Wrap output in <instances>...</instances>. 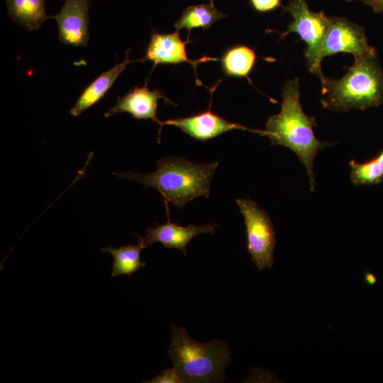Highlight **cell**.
Listing matches in <instances>:
<instances>
[{"label":"cell","instance_id":"1","mask_svg":"<svg viewBox=\"0 0 383 383\" xmlns=\"http://www.w3.org/2000/svg\"><path fill=\"white\" fill-rule=\"evenodd\" d=\"M316 126L315 117L305 114L301 108L299 82L294 79L284 87L281 111L268 118L266 130L261 133L270 139L271 145L285 146L297 155L306 169L311 191L316 186L314 159L321 150L330 145L315 137L313 127Z\"/></svg>","mask_w":383,"mask_h":383},{"label":"cell","instance_id":"24","mask_svg":"<svg viewBox=\"0 0 383 383\" xmlns=\"http://www.w3.org/2000/svg\"><path fill=\"white\" fill-rule=\"evenodd\" d=\"M210 4H212V5H214L213 3L215 1V0H209Z\"/></svg>","mask_w":383,"mask_h":383},{"label":"cell","instance_id":"5","mask_svg":"<svg viewBox=\"0 0 383 383\" xmlns=\"http://www.w3.org/2000/svg\"><path fill=\"white\" fill-rule=\"evenodd\" d=\"M283 8L285 12L290 13L293 21L289 24L287 30L281 35V38L291 33H297L300 36L306 44L305 57L309 70L319 77L323 84L326 77L321 70L318 55L330 17L322 11H311L306 0H289L288 5Z\"/></svg>","mask_w":383,"mask_h":383},{"label":"cell","instance_id":"20","mask_svg":"<svg viewBox=\"0 0 383 383\" xmlns=\"http://www.w3.org/2000/svg\"><path fill=\"white\" fill-rule=\"evenodd\" d=\"M252 6L259 12L272 11L281 5V0H250Z\"/></svg>","mask_w":383,"mask_h":383},{"label":"cell","instance_id":"16","mask_svg":"<svg viewBox=\"0 0 383 383\" xmlns=\"http://www.w3.org/2000/svg\"><path fill=\"white\" fill-rule=\"evenodd\" d=\"M227 16L214 5L199 4L188 6L182 13L179 19L174 23L177 31L186 28L190 31L193 28H201L207 30L218 20L226 18Z\"/></svg>","mask_w":383,"mask_h":383},{"label":"cell","instance_id":"7","mask_svg":"<svg viewBox=\"0 0 383 383\" xmlns=\"http://www.w3.org/2000/svg\"><path fill=\"white\" fill-rule=\"evenodd\" d=\"M339 52L353 54L355 57L375 54L368 44L362 27L343 17H330L319 51V60Z\"/></svg>","mask_w":383,"mask_h":383},{"label":"cell","instance_id":"6","mask_svg":"<svg viewBox=\"0 0 383 383\" xmlns=\"http://www.w3.org/2000/svg\"><path fill=\"white\" fill-rule=\"evenodd\" d=\"M246 228L247 248L258 270L272 267L276 245L275 231L269 216L255 201L236 199Z\"/></svg>","mask_w":383,"mask_h":383},{"label":"cell","instance_id":"19","mask_svg":"<svg viewBox=\"0 0 383 383\" xmlns=\"http://www.w3.org/2000/svg\"><path fill=\"white\" fill-rule=\"evenodd\" d=\"M144 382L148 383H182V380L179 378L178 374L173 369H166L161 372V373L156 377L152 379L150 381Z\"/></svg>","mask_w":383,"mask_h":383},{"label":"cell","instance_id":"22","mask_svg":"<svg viewBox=\"0 0 383 383\" xmlns=\"http://www.w3.org/2000/svg\"><path fill=\"white\" fill-rule=\"evenodd\" d=\"M366 279L367 282L370 284H373L376 282L375 277L370 273L366 274Z\"/></svg>","mask_w":383,"mask_h":383},{"label":"cell","instance_id":"14","mask_svg":"<svg viewBox=\"0 0 383 383\" xmlns=\"http://www.w3.org/2000/svg\"><path fill=\"white\" fill-rule=\"evenodd\" d=\"M7 12L13 21L28 31L39 29L52 16L45 12V0H5Z\"/></svg>","mask_w":383,"mask_h":383},{"label":"cell","instance_id":"11","mask_svg":"<svg viewBox=\"0 0 383 383\" xmlns=\"http://www.w3.org/2000/svg\"><path fill=\"white\" fill-rule=\"evenodd\" d=\"M160 99L174 104L160 91L150 90L148 87L147 79L143 87L135 86L124 96H118L116 104L105 113L104 116L108 118L116 113L127 112L136 119H152L160 125L161 129L162 121L157 117Z\"/></svg>","mask_w":383,"mask_h":383},{"label":"cell","instance_id":"13","mask_svg":"<svg viewBox=\"0 0 383 383\" xmlns=\"http://www.w3.org/2000/svg\"><path fill=\"white\" fill-rule=\"evenodd\" d=\"M130 50L131 48L126 50V57L122 62L116 64L111 69L100 74L83 89L77 102L70 109V113L72 116H80L101 101L130 63L135 61L141 62L140 60H131L129 59Z\"/></svg>","mask_w":383,"mask_h":383},{"label":"cell","instance_id":"15","mask_svg":"<svg viewBox=\"0 0 383 383\" xmlns=\"http://www.w3.org/2000/svg\"><path fill=\"white\" fill-rule=\"evenodd\" d=\"M256 60L255 50L245 45L229 48L221 59L224 73L233 77H248L255 67Z\"/></svg>","mask_w":383,"mask_h":383},{"label":"cell","instance_id":"12","mask_svg":"<svg viewBox=\"0 0 383 383\" xmlns=\"http://www.w3.org/2000/svg\"><path fill=\"white\" fill-rule=\"evenodd\" d=\"M216 226V224L209 223L202 226L189 225L185 227L171 223L168 219L165 224L156 223L155 226L147 228L145 237L138 235V244L144 249L159 242L166 248L181 250L187 255V245L194 237L201 233L214 234Z\"/></svg>","mask_w":383,"mask_h":383},{"label":"cell","instance_id":"10","mask_svg":"<svg viewBox=\"0 0 383 383\" xmlns=\"http://www.w3.org/2000/svg\"><path fill=\"white\" fill-rule=\"evenodd\" d=\"M89 0H65L60 12L52 16L57 25L59 40L74 47L87 46Z\"/></svg>","mask_w":383,"mask_h":383},{"label":"cell","instance_id":"2","mask_svg":"<svg viewBox=\"0 0 383 383\" xmlns=\"http://www.w3.org/2000/svg\"><path fill=\"white\" fill-rule=\"evenodd\" d=\"M157 169L150 174L131 171L113 172L132 182L141 183L145 188L160 192L167 208L168 203L183 209L194 199L210 195V183L218 162L196 164L180 157H170L157 160Z\"/></svg>","mask_w":383,"mask_h":383},{"label":"cell","instance_id":"8","mask_svg":"<svg viewBox=\"0 0 383 383\" xmlns=\"http://www.w3.org/2000/svg\"><path fill=\"white\" fill-rule=\"evenodd\" d=\"M189 43V38L186 41L181 39L179 31L176 30L172 33H160L153 30L142 62L146 60L153 62V68L160 64L177 65L188 62L195 72L196 85H202L197 77V65L201 62L216 61L218 59L206 56L196 60L189 59L186 51V45Z\"/></svg>","mask_w":383,"mask_h":383},{"label":"cell","instance_id":"4","mask_svg":"<svg viewBox=\"0 0 383 383\" xmlns=\"http://www.w3.org/2000/svg\"><path fill=\"white\" fill-rule=\"evenodd\" d=\"M322 85L323 106L333 111L365 109L383 101V73L375 54L355 57L353 65L342 78H326Z\"/></svg>","mask_w":383,"mask_h":383},{"label":"cell","instance_id":"21","mask_svg":"<svg viewBox=\"0 0 383 383\" xmlns=\"http://www.w3.org/2000/svg\"><path fill=\"white\" fill-rule=\"evenodd\" d=\"M365 3L367 4L374 12H383V0H366Z\"/></svg>","mask_w":383,"mask_h":383},{"label":"cell","instance_id":"9","mask_svg":"<svg viewBox=\"0 0 383 383\" xmlns=\"http://www.w3.org/2000/svg\"><path fill=\"white\" fill-rule=\"evenodd\" d=\"M218 84L210 90L211 99L207 110L189 117L162 121V126L171 125L178 127L190 137L202 141L213 138L223 133L235 129L250 131L261 134L262 131L252 130L239 123L229 122L211 111L212 95Z\"/></svg>","mask_w":383,"mask_h":383},{"label":"cell","instance_id":"17","mask_svg":"<svg viewBox=\"0 0 383 383\" xmlns=\"http://www.w3.org/2000/svg\"><path fill=\"white\" fill-rule=\"evenodd\" d=\"M102 251L111 253L113 258L112 267V277L121 274L130 276L140 268L145 267L146 263L140 260V251L142 248L139 244L137 245H128L115 248L112 246L101 249Z\"/></svg>","mask_w":383,"mask_h":383},{"label":"cell","instance_id":"25","mask_svg":"<svg viewBox=\"0 0 383 383\" xmlns=\"http://www.w3.org/2000/svg\"><path fill=\"white\" fill-rule=\"evenodd\" d=\"M348 1H354V0H348ZM364 2L366 1V0H362Z\"/></svg>","mask_w":383,"mask_h":383},{"label":"cell","instance_id":"18","mask_svg":"<svg viewBox=\"0 0 383 383\" xmlns=\"http://www.w3.org/2000/svg\"><path fill=\"white\" fill-rule=\"evenodd\" d=\"M349 165L351 182L357 187L377 184L383 179V172L377 158L362 163L352 160Z\"/></svg>","mask_w":383,"mask_h":383},{"label":"cell","instance_id":"3","mask_svg":"<svg viewBox=\"0 0 383 383\" xmlns=\"http://www.w3.org/2000/svg\"><path fill=\"white\" fill-rule=\"evenodd\" d=\"M172 341L167 354L182 382H216L232 362L231 348L222 340L195 341L182 326H171Z\"/></svg>","mask_w":383,"mask_h":383},{"label":"cell","instance_id":"23","mask_svg":"<svg viewBox=\"0 0 383 383\" xmlns=\"http://www.w3.org/2000/svg\"><path fill=\"white\" fill-rule=\"evenodd\" d=\"M376 158L383 172V150L380 152V154Z\"/></svg>","mask_w":383,"mask_h":383}]
</instances>
